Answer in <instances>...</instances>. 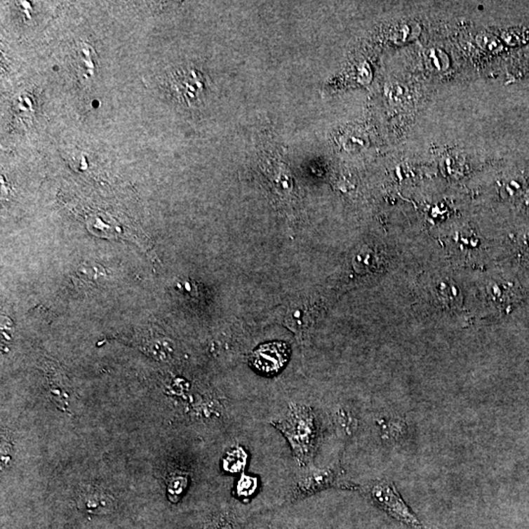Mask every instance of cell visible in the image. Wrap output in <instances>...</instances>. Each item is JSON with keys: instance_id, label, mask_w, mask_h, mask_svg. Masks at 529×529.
Returning <instances> with one entry per match:
<instances>
[{"instance_id": "12", "label": "cell", "mask_w": 529, "mask_h": 529, "mask_svg": "<svg viewBox=\"0 0 529 529\" xmlns=\"http://www.w3.org/2000/svg\"><path fill=\"white\" fill-rule=\"evenodd\" d=\"M187 486V478L182 476H175L170 484V492L172 495L180 496Z\"/></svg>"}, {"instance_id": "3", "label": "cell", "mask_w": 529, "mask_h": 529, "mask_svg": "<svg viewBox=\"0 0 529 529\" xmlns=\"http://www.w3.org/2000/svg\"><path fill=\"white\" fill-rule=\"evenodd\" d=\"M370 496L377 505L393 518L414 528H422L421 523L408 508L393 484L385 481L378 482L370 489Z\"/></svg>"}, {"instance_id": "13", "label": "cell", "mask_w": 529, "mask_h": 529, "mask_svg": "<svg viewBox=\"0 0 529 529\" xmlns=\"http://www.w3.org/2000/svg\"><path fill=\"white\" fill-rule=\"evenodd\" d=\"M214 528L211 529H234L231 521L226 520V518H221L214 523Z\"/></svg>"}, {"instance_id": "10", "label": "cell", "mask_w": 529, "mask_h": 529, "mask_svg": "<svg viewBox=\"0 0 529 529\" xmlns=\"http://www.w3.org/2000/svg\"><path fill=\"white\" fill-rule=\"evenodd\" d=\"M286 323L290 330L300 335L310 326L311 318L307 311L303 310V308H296L288 314Z\"/></svg>"}, {"instance_id": "2", "label": "cell", "mask_w": 529, "mask_h": 529, "mask_svg": "<svg viewBox=\"0 0 529 529\" xmlns=\"http://www.w3.org/2000/svg\"><path fill=\"white\" fill-rule=\"evenodd\" d=\"M330 487L354 488L353 484L351 486L349 482L344 481L342 471L337 467L311 469L304 471L299 476L297 483L291 494V499L293 501L299 500Z\"/></svg>"}, {"instance_id": "11", "label": "cell", "mask_w": 529, "mask_h": 529, "mask_svg": "<svg viewBox=\"0 0 529 529\" xmlns=\"http://www.w3.org/2000/svg\"><path fill=\"white\" fill-rule=\"evenodd\" d=\"M258 489V479L255 476L242 474L241 478L237 481L234 494L239 499H249L256 493Z\"/></svg>"}, {"instance_id": "5", "label": "cell", "mask_w": 529, "mask_h": 529, "mask_svg": "<svg viewBox=\"0 0 529 529\" xmlns=\"http://www.w3.org/2000/svg\"><path fill=\"white\" fill-rule=\"evenodd\" d=\"M113 498L98 488H86L79 496V504L83 510L95 514H107L113 510Z\"/></svg>"}, {"instance_id": "8", "label": "cell", "mask_w": 529, "mask_h": 529, "mask_svg": "<svg viewBox=\"0 0 529 529\" xmlns=\"http://www.w3.org/2000/svg\"><path fill=\"white\" fill-rule=\"evenodd\" d=\"M98 63V57L95 51L86 44H80L76 49V66L78 70L85 78L93 75Z\"/></svg>"}, {"instance_id": "6", "label": "cell", "mask_w": 529, "mask_h": 529, "mask_svg": "<svg viewBox=\"0 0 529 529\" xmlns=\"http://www.w3.org/2000/svg\"><path fill=\"white\" fill-rule=\"evenodd\" d=\"M175 76V86L187 103L199 100L203 90V79L201 74L194 70L182 72Z\"/></svg>"}, {"instance_id": "1", "label": "cell", "mask_w": 529, "mask_h": 529, "mask_svg": "<svg viewBox=\"0 0 529 529\" xmlns=\"http://www.w3.org/2000/svg\"><path fill=\"white\" fill-rule=\"evenodd\" d=\"M271 424L288 440L299 466L308 467L312 463L321 434L320 422L312 408L290 404L286 414Z\"/></svg>"}, {"instance_id": "9", "label": "cell", "mask_w": 529, "mask_h": 529, "mask_svg": "<svg viewBox=\"0 0 529 529\" xmlns=\"http://www.w3.org/2000/svg\"><path fill=\"white\" fill-rule=\"evenodd\" d=\"M247 460H248V455H247L246 450L242 447H234L227 452L224 462H222V467H224L225 471H229V473H241L246 469Z\"/></svg>"}, {"instance_id": "4", "label": "cell", "mask_w": 529, "mask_h": 529, "mask_svg": "<svg viewBox=\"0 0 529 529\" xmlns=\"http://www.w3.org/2000/svg\"><path fill=\"white\" fill-rule=\"evenodd\" d=\"M289 355V346L283 341L264 343L252 353L250 365L257 373L272 377L286 367Z\"/></svg>"}, {"instance_id": "7", "label": "cell", "mask_w": 529, "mask_h": 529, "mask_svg": "<svg viewBox=\"0 0 529 529\" xmlns=\"http://www.w3.org/2000/svg\"><path fill=\"white\" fill-rule=\"evenodd\" d=\"M54 373L48 377L49 391L51 396L54 402L58 405L61 409H68L70 408L71 395L69 392L68 384L66 383L65 378L62 377L60 373L54 377Z\"/></svg>"}]
</instances>
